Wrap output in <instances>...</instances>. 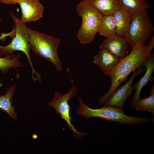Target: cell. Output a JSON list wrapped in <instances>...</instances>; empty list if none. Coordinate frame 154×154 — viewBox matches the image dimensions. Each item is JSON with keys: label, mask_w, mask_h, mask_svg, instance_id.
I'll list each match as a JSON object with an SVG mask.
<instances>
[{"label": "cell", "mask_w": 154, "mask_h": 154, "mask_svg": "<svg viewBox=\"0 0 154 154\" xmlns=\"http://www.w3.org/2000/svg\"><path fill=\"white\" fill-rule=\"evenodd\" d=\"M154 47V36L147 45L142 42H138L133 47L130 53L120 58L112 69L103 72L110 78L111 84L108 91L99 99V105H104L120 84L126 80L129 75L143 65L151 54Z\"/></svg>", "instance_id": "1"}, {"label": "cell", "mask_w": 154, "mask_h": 154, "mask_svg": "<svg viewBox=\"0 0 154 154\" xmlns=\"http://www.w3.org/2000/svg\"><path fill=\"white\" fill-rule=\"evenodd\" d=\"M80 106L76 111L77 114L85 118L97 117L107 121L114 122L123 125L141 124L152 121L153 117H136L127 116L122 109L117 107L108 106L98 109L90 108L83 102L82 98L79 97Z\"/></svg>", "instance_id": "2"}, {"label": "cell", "mask_w": 154, "mask_h": 154, "mask_svg": "<svg viewBox=\"0 0 154 154\" xmlns=\"http://www.w3.org/2000/svg\"><path fill=\"white\" fill-rule=\"evenodd\" d=\"M28 30L31 49L37 55L53 64L57 70L61 71V62L57 53L60 39L40 33L29 28Z\"/></svg>", "instance_id": "3"}, {"label": "cell", "mask_w": 154, "mask_h": 154, "mask_svg": "<svg viewBox=\"0 0 154 154\" xmlns=\"http://www.w3.org/2000/svg\"><path fill=\"white\" fill-rule=\"evenodd\" d=\"M76 9L82 19L77 37L81 43L89 44L94 40L96 34L98 33L102 15L84 0L77 5Z\"/></svg>", "instance_id": "4"}, {"label": "cell", "mask_w": 154, "mask_h": 154, "mask_svg": "<svg viewBox=\"0 0 154 154\" xmlns=\"http://www.w3.org/2000/svg\"><path fill=\"white\" fill-rule=\"evenodd\" d=\"M154 30L153 25L147 10L131 14V24L124 37L131 51L138 42H142L145 44Z\"/></svg>", "instance_id": "5"}, {"label": "cell", "mask_w": 154, "mask_h": 154, "mask_svg": "<svg viewBox=\"0 0 154 154\" xmlns=\"http://www.w3.org/2000/svg\"><path fill=\"white\" fill-rule=\"evenodd\" d=\"M10 14L15 23L14 27L15 34L9 44L5 46H3L2 54L7 55L16 51L23 52L26 56L31 67L32 77L37 76L39 73L34 70L30 57L29 52L31 48L29 42V28L25 23L23 22L12 13L10 12Z\"/></svg>", "instance_id": "6"}, {"label": "cell", "mask_w": 154, "mask_h": 154, "mask_svg": "<svg viewBox=\"0 0 154 154\" xmlns=\"http://www.w3.org/2000/svg\"><path fill=\"white\" fill-rule=\"evenodd\" d=\"M77 91L76 87L72 84L70 90L65 94H62L59 92H56L54 97L48 103V106L55 109L56 113L59 114L61 118L66 121L70 129L73 131V136L76 139L87 135L85 132H78L71 122V119L72 118L70 116L71 107L69 106L68 101L76 95Z\"/></svg>", "instance_id": "7"}, {"label": "cell", "mask_w": 154, "mask_h": 154, "mask_svg": "<svg viewBox=\"0 0 154 154\" xmlns=\"http://www.w3.org/2000/svg\"><path fill=\"white\" fill-rule=\"evenodd\" d=\"M142 65L137 71L134 72L130 79L109 97L103 106H113L123 109L125 101L134 90V79L137 75L142 73L146 69Z\"/></svg>", "instance_id": "8"}, {"label": "cell", "mask_w": 154, "mask_h": 154, "mask_svg": "<svg viewBox=\"0 0 154 154\" xmlns=\"http://www.w3.org/2000/svg\"><path fill=\"white\" fill-rule=\"evenodd\" d=\"M18 4L21 11V20L23 23L35 21L42 17L44 9L39 0H20Z\"/></svg>", "instance_id": "9"}, {"label": "cell", "mask_w": 154, "mask_h": 154, "mask_svg": "<svg viewBox=\"0 0 154 154\" xmlns=\"http://www.w3.org/2000/svg\"><path fill=\"white\" fill-rule=\"evenodd\" d=\"M129 46L125 37L116 33L104 40L100 44V48H106L121 58L127 55Z\"/></svg>", "instance_id": "10"}, {"label": "cell", "mask_w": 154, "mask_h": 154, "mask_svg": "<svg viewBox=\"0 0 154 154\" xmlns=\"http://www.w3.org/2000/svg\"><path fill=\"white\" fill-rule=\"evenodd\" d=\"M120 58L106 48H101L94 56L93 62L105 72L112 69L117 64Z\"/></svg>", "instance_id": "11"}, {"label": "cell", "mask_w": 154, "mask_h": 154, "mask_svg": "<svg viewBox=\"0 0 154 154\" xmlns=\"http://www.w3.org/2000/svg\"><path fill=\"white\" fill-rule=\"evenodd\" d=\"M143 65L145 67L146 71L144 75L134 86V89L136 90L135 92L133 97L132 102L137 101L141 98L140 94L142 88L149 81L153 80L154 77L152 74L154 69V55L152 54L144 62Z\"/></svg>", "instance_id": "12"}, {"label": "cell", "mask_w": 154, "mask_h": 154, "mask_svg": "<svg viewBox=\"0 0 154 154\" xmlns=\"http://www.w3.org/2000/svg\"><path fill=\"white\" fill-rule=\"evenodd\" d=\"M102 15H113L121 8L119 0H84Z\"/></svg>", "instance_id": "13"}, {"label": "cell", "mask_w": 154, "mask_h": 154, "mask_svg": "<svg viewBox=\"0 0 154 154\" xmlns=\"http://www.w3.org/2000/svg\"><path fill=\"white\" fill-rule=\"evenodd\" d=\"M112 15L116 26V33L124 37L131 24V13L121 8Z\"/></svg>", "instance_id": "14"}, {"label": "cell", "mask_w": 154, "mask_h": 154, "mask_svg": "<svg viewBox=\"0 0 154 154\" xmlns=\"http://www.w3.org/2000/svg\"><path fill=\"white\" fill-rule=\"evenodd\" d=\"M16 87L15 84H12L7 89L4 95L0 96V110L7 113L16 122L17 117L12 104V98Z\"/></svg>", "instance_id": "15"}, {"label": "cell", "mask_w": 154, "mask_h": 154, "mask_svg": "<svg viewBox=\"0 0 154 154\" xmlns=\"http://www.w3.org/2000/svg\"><path fill=\"white\" fill-rule=\"evenodd\" d=\"M121 8L131 14L147 10L150 7L145 0H119Z\"/></svg>", "instance_id": "16"}, {"label": "cell", "mask_w": 154, "mask_h": 154, "mask_svg": "<svg viewBox=\"0 0 154 154\" xmlns=\"http://www.w3.org/2000/svg\"><path fill=\"white\" fill-rule=\"evenodd\" d=\"M131 106L136 111H147L154 116V86L150 90L149 96L145 99L141 98L137 101L131 102Z\"/></svg>", "instance_id": "17"}, {"label": "cell", "mask_w": 154, "mask_h": 154, "mask_svg": "<svg viewBox=\"0 0 154 154\" xmlns=\"http://www.w3.org/2000/svg\"><path fill=\"white\" fill-rule=\"evenodd\" d=\"M116 26L112 15L103 16L98 30L99 35L106 38L116 33Z\"/></svg>", "instance_id": "18"}, {"label": "cell", "mask_w": 154, "mask_h": 154, "mask_svg": "<svg viewBox=\"0 0 154 154\" xmlns=\"http://www.w3.org/2000/svg\"><path fill=\"white\" fill-rule=\"evenodd\" d=\"M21 55L16 56L12 53L8 54L3 58L0 56V70L3 73H7L11 68H16L17 67L24 66L19 60Z\"/></svg>", "instance_id": "19"}, {"label": "cell", "mask_w": 154, "mask_h": 154, "mask_svg": "<svg viewBox=\"0 0 154 154\" xmlns=\"http://www.w3.org/2000/svg\"><path fill=\"white\" fill-rule=\"evenodd\" d=\"M15 28L14 27L13 30L11 32L7 33H2L0 36V40L4 41L5 38L8 37H11L13 38L15 36ZM2 47L3 46H0V56H1L2 55L1 53Z\"/></svg>", "instance_id": "20"}, {"label": "cell", "mask_w": 154, "mask_h": 154, "mask_svg": "<svg viewBox=\"0 0 154 154\" xmlns=\"http://www.w3.org/2000/svg\"><path fill=\"white\" fill-rule=\"evenodd\" d=\"M20 0H0V2L6 4L15 5L18 3Z\"/></svg>", "instance_id": "21"}, {"label": "cell", "mask_w": 154, "mask_h": 154, "mask_svg": "<svg viewBox=\"0 0 154 154\" xmlns=\"http://www.w3.org/2000/svg\"><path fill=\"white\" fill-rule=\"evenodd\" d=\"M2 20V19H1V17H0V21H1Z\"/></svg>", "instance_id": "22"}]
</instances>
